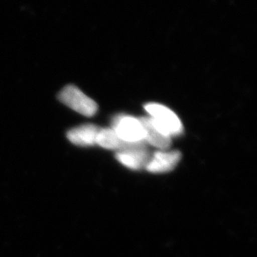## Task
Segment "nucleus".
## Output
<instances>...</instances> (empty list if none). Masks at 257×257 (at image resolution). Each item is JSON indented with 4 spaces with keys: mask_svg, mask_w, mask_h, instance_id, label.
I'll return each mask as SVG.
<instances>
[{
    "mask_svg": "<svg viewBox=\"0 0 257 257\" xmlns=\"http://www.w3.org/2000/svg\"><path fill=\"white\" fill-rule=\"evenodd\" d=\"M145 110L153 125L166 136L173 138L183 133L181 120L168 107L157 103H149L145 105Z\"/></svg>",
    "mask_w": 257,
    "mask_h": 257,
    "instance_id": "obj_1",
    "label": "nucleus"
},
{
    "mask_svg": "<svg viewBox=\"0 0 257 257\" xmlns=\"http://www.w3.org/2000/svg\"><path fill=\"white\" fill-rule=\"evenodd\" d=\"M58 98L66 106L85 116H92L98 110L96 102L74 85L63 88L58 94Z\"/></svg>",
    "mask_w": 257,
    "mask_h": 257,
    "instance_id": "obj_2",
    "label": "nucleus"
},
{
    "mask_svg": "<svg viewBox=\"0 0 257 257\" xmlns=\"http://www.w3.org/2000/svg\"><path fill=\"white\" fill-rule=\"evenodd\" d=\"M123 141L128 143L145 142V130L139 118L119 114L111 122V128Z\"/></svg>",
    "mask_w": 257,
    "mask_h": 257,
    "instance_id": "obj_3",
    "label": "nucleus"
},
{
    "mask_svg": "<svg viewBox=\"0 0 257 257\" xmlns=\"http://www.w3.org/2000/svg\"><path fill=\"white\" fill-rule=\"evenodd\" d=\"M181 159V154L177 151H158L151 156L146 170L153 174H165L173 171Z\"/></svg>",
    "mask_w": 257,
    "mask_h": 257,
    "instance_id": "obj_4",
    "label": "nucleus"
},
{
    "mask_svg": "<svg viewBox=\"0 0 257 257\" xmlns=\"http://www.w3.org/2000/svg\"><path fill=\"white\" fill-rule=\"evenodd\" d=\"M96 145L100 147L116 151L117 153L128 151L131 149L140 147L142 145H147L145 142L140 143H128L123 141L115 134V132L110 128H100L96 138Z\"/></svg>",
    "mask_w": 257,
    "mask_h": 257,
    "instance_id": "obj_5",
    "label": "nucleus"
},
{
    "mask_svg": "<svg viewBox=\"0 0 257 257\" xmlns=\"http://www.w3.org/2000/svg\"><path fill=\"white\" fill-rule=\"evenodd\" d=\"M115 158L121 164L132 170H140L146 168L151 158L147 150V145L131 149L128 151L116 153Z\"/></svg>",
    "mask_w": 257,
    "mask_h": 257,
    "instance_id": "obj_6",
    "label": "nucleus"
},
{
    "mask_svg": "<svg viewBox=\"0 0 257 257\" xmlns=\"http://www.w3.org/2000/svg\"><path fill=\"white\" fill-rule=\"evenodd\" d=\"M100 128L93 124H85L68 132L67 138L71 143L80 147L96 145V138Z\"/></svg>",
    "mask_w": 257,
    "mask_h": 257,
    "instance_id": "obj_7",
    "label": "nucleus"
},
{
    "mask_svg": "<svg viewBox=\"0 0 257 257\" xmlns=\"http://www.w3.org/2000/svg\"><path fill=\"white\" fill-rule=\"evenodd\" d=\"M144 130H145V143L150 144L153 147L158 148L161 151H166L172 144V138L168 137L158 131L157 128L153 125L152 121L149 116H142L139 118Z\"/></svg>",
    "mask_w": 257,
    "mask_h": 257,
    "instance_id": "obj_8",
    "label": "nucleus"
}]
</instances>
